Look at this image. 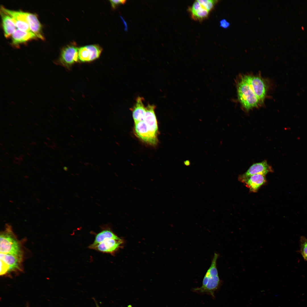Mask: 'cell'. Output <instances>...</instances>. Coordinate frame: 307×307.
I'll return each instance as SVG.
<instances>
[{
  "mask_svg": "<svg viewBox=\"0 0 307 307\" xmlns=\"http://www.w3.org/2000/svg\"><path fill=\"white\" fill-rule=\"evenodd\" d=\"M219 255L214 253L211 265L206 271L200 287L192 289V291L198 293L206 294L215 298L214 293L222 284L220 279L217 266V263Z\"/></svg>",
  "mask_w": 307,
  "mask_h": 307,
  "instance_id": "1",
  "label": "cell"
},
{
  "mask_svg": "<svg viewBox=\"0 0 307 307\" xmlns=\"http://www.w3.org/2000/svg\"><path fill=\"white\" fill-rule=\"evenodd\" d=\"M237 89L238 100L246 110L257 107L262 103L243 76L240 78L237 82Z\"/></svg>",
  "mask_w": 307,
  "mask_h": 307,
  "instance_id": "2",
  "label": "cell"
},
{
  "mask_svg": "<svg viewBox=\"0 0 307 307\" xmlns=\"http://www.w3.org/2000/svg\"><path fill=\"white\" fill-rule=\"evenodd\" d=\"M0 235V253L22 254L20 245L15 236L11 226L7 225Z\"/></svg>",
  "mask_w": 307,
  "mask_h": 307,
  "instance_id": "3",
  "label": "cell"
},
{
  "mask_svg": "<svg viewBox=\"0 0 307 307\" xmlns=\"http://www.w3.org/2000/svg\"><path fill=\"white\" fill-rule=\"evenodd\" d=\"M78 49L73 44L66 46L62 49L59 58L55 61V64L70 69L73 64L79 61Z\"/></svg>",
  "mask_w": 307,
  "mask_h": 307,
  "instance_id": "4",
  "label": "cell"
},
{
  "mask_svg": "<svg viewBox=\"0 0 307 307\" xmlns=\"http://www.w3.org/2000/svg\"><path fill=\"white\" fill-rule=\"evenodd\" d=\"M243 77L259 100L262 103L266 96L267 88L264 80L259 76L244 75Z\"/></svg>",
  "mask_w": 307,
  "mask_h": 307,
  "instance_id": "5",
  "label": "cell"
},
{
  "mask_svg": "<svg viewBox=\"0 0 307 307\" xmlns=\"http://www.w3.org/2000/svg\"><path fill=\"white\" fill-rule=\"evenodd\" d=\"M22 259V254L0 253V275L18 269Z\"/></svg>",
  "mask_w": 307,
  "mask_h": 307,
  "instance_id": "6",
  "label": "cell"
},
{
  "mask_svg": "<svg viewBox=\"0 0 307 307\" xmlns=\"http://www.w3.org/2000/svg\"><path fill=\"white\" fill-rule=\"evenodd\" d=\"M102 51V48L97 44L82 47L78 49L79 61L89 62L98 59Z\"/></svg>",
  "mask_w": 307,
  "mask_h": 307,
  "instance_id": "7",
  "label": "cell"
},
{
  "mask_svg": "<svg viewBox=\"0 0 307 307\" xmlns=\"http://www.w3.org/2000/svg\"><path fill=\"white\" fill-rule=\"evenodd\" d=\"M123 241L120 238L106 239L101 242L95 245H90L89 248L107 253H113L121 247Z\"/></svg>",
  "mask_w": 307,
  "mask_h": 307,
  "instance_id": "8",
  "label": "cell"
},
{
  "mask_svg": "<svg viewBox=\"0 0 307 307\" xmlns=\"http://www.w3.org/2000/svg\"><path fill=\"white\" fill-rule=\"evenodd\" d=\"M1 10L11 17L18 29L24 31H31L27 19L26 12L10 10L3 6L1 7Z\"/></svg>",
  "mask_w": 307,
  "mask_h": 307,
  "instance_id": "9",
  "label": "cell"
},
{
  "mask_svg": "<svg viewBox=\"0 0 307 307\" xmlns=\"http://www.w3.org/2000/svg\"><path fill=\"white\" fill-rule=\"evenodd\" d=\"M155 107L154 105L148 104L146 107V112L143 120L145 123L152 135L157 138L158 127L155 111Z\"/></svg>",
  "mask_w": 307,
  "mask_h": 307,
  "instance_id": "10",
  "label": "cell"
},
{
  "mask_svg": "<svg viewBox=\"0 0 307 307\" xmlns=\"http://www.w3.org/2000/svg\"><path fill=\"white\" fill-rule=\"evenodd\" d=\"M238 180L244 183L250 192H257L266 182L265 176L259 174L247 177L240 175L238 177Z\"/></svg>",
  "mask_w": 307,
  "mask_h": 307,
  "instance_id": "11",
  "label": "cell"
},
{
  "mask_svg": "<svg viewBox=\"0 0 307 307\" xmlns=\"http://www.w3.org/2000/svg\"><path fill=\"white\" fill-rule=\"evenodd\" d=\"M134 129L136 136L144 142L152 145L157 144V139L152 135L144 121L134 123Z\"/></svg>",
  "mask_w": 307,
  "mask_h": 307,
  "instance_id": "12",
  "label": "cell"
},
{
  "mask_svg": "<svg viewBox=\"0 0 307 307\" xmlns=\"http://www.w3.org/2000/svg\"><path fill=\"white\" fill-rule=\"evenodd\" d=\"M273 170L271 167L267 163L265 160L262 162L255 163L249 168L246 172L241 175L247 177L256 174L265 176L269 172H272Z\"/></svg>",
  "mask_w": 307,
  "mask_h": 307,
  "instance_id": "13",
  "label": "cell"
},
{
  "mask_svg": "<svg viewBox=\"0 0 307 307\" xmlns=\"http://www.w3.org/2000/svg\"><path fill=\"white\" fill-rule=\"evenodd\" d=\"M37 38L31 31H24L17 28L12 35V43L14 45H17Z\"/></svg>",
  "mask_w": 307,
  "mask_h": 307,
  "instance_id": "14",
  "label": "cell"
},
{
  "mask_svg": "<svg viewBox=\"0 0 307 307\" xmlns=\"http://www.w3.org/2000/svg\"><path fill=\"white\" fill-rule=\"evenodd\" d=\"M130 109L134 123L143 120L146 112V107L143 103V98L138 96L136 99L135 104Z\"/></svg>",
  "mask_w": 307,
  "mask_h": 307,
  "instance_id": "15",
  "label": "cell"
},
{
  "mask_svg": "<svg viewBox=\"0 0 307 307\" xmlns=\"http://www.w3.org/2000/svg\"><path fill=\"white\" fill-rule=\"evenodd\" d=\"M188 9L192 18L194 20L199 21L207 18L209 13L198 0L195 1Z\"/></svg>",
  "mask_w": 307,
  "mask_h": 307,
  "instance_id": "16",
  "label": "cell"
},
{
  "mask_svg": "<svg viewBox=\"0 0 307 307\" xmlns=\"http://www.w3.org/2000/svg\"><path fill=\"white\" fill-rule=\"evenodd\" d=\"M27 19L30 31L37 38L42 40L44 38L42 34V26L36 15L33 13L26 12Z\"/></svg>",
  "mask_w": 307,
  "mask_h": 307,
  "instance_id": "17",
  "label": "cell"
},
{
  "mask_svg": "<svg viewBox=\"0 0 307 307\" xmlns=\"http://www.w3.org/2000/svg\"><path fill=\"white\" fill-rule=\"evenodd\" d=\"M2 26L5 36L7 38L12 35L16 30V26L11 17L6 13L1 11Z\"/></svg>",
  "mask_w": 307,
  "mask_h": 307,
  "instance_id": "18",
  "label": "cell"
},
{
  "mask_svg": "<svg viewBox=\"0 0 307 307\" xmlns=\"http://www.w3.org/2000/svg\"><path fill=\"white\" fill-rule=\"evenodd\" d=\"M118 238L119 237L109 229H104L96 235L94 242L91 244H97L107 239L117 238Z\"/></svg>",
  "mask_w": 307,
  "mask_h": 307,
  "instance_id": "19",
  "label": "cell"
},
{
  "mask_svg": "<svg viewBox=\"0 0 307 307\" xmlns=\"http://www.w3.org/2000/svg\"><path fill=\"white\" fill-rule=\"evenodd\" d=\"M300 251L303 258L307 261V241L306 238L304 237H301Z\"/></svg>",
  "mask_w": 307,
  "mask_h": 307,
  "instance_id": "20",
  "label": "cell"
},
{
  "mask_svg": "<svg viewBox=\"0 0 307 307\" xmlns=\"http://www.w3.org/2000/svg\"><path fill=\"white\" fill-rule=\"evenodd\" d=\"M200 3L209 12L214 7L218 1L211 0H198Z\"/></svg>",
  "mask_w": 307,
  "mask_h": 307,
  "instance_id": "21",
  "label": "cell"
},
{
  "mask_svg": "<svg viewBox=\"0 0 307 307\" xmlns=\"http://www.w3.org/2000/svg\"><path fill=\"white\" fill-rule=\"evenodd\" d=\"M112 9H115L119 5L124 4L126 1L125 0H111L109 1Z\"/></svg>",
  "mask_w": 307,
  "mask_h": 307,
  "instance_id": "22",
  "label": "cell"
},
{
  "mask_svg": "<svg viewBox=\"0 0 307 307\" xmlns=\"http://www.w3.org/2000/svg\"><path fill=\"white\" fill-rule=\"evenodd\" d=\"M230 24L225 19H223L220 21V26L224 28H227L229 27Z\"/></svg>",
  "mask_w": 307,
  "mask_h": 307,
  "instance_id": "23",
  "label": "cell"
},
{
  "mask_svg": "<svg viewBox=\"0 0 307 307\" xmlns=\"http://www.w3.org/2000/svg\"><path fill=\"white\" fill-rule=\"evenodd\" d=\"M184 163L186 166H189L190 164V162L189 160H186L184 162Z\"/></svg>",
  "mask_w": 307,
  "mask_h": 307,
  "instance_id": "24",
  "label": "cell"
},
{
  "mask_svg": "<svg viewBox=\"0 0 307 307\" xmlns=\"http://www.w3.org/2000/svg\"><path fill=\"white\" fill-rule=\"evenodd\" d=\"M19 157L20 158L22 161H23V160L24 159L23 157L20 155L19 156Z\"/></svg>",
  "mask_w": 307,
  "mask_h": 307,
  "instance_id": "25",
  "label": "cell"
},
{
  "mask_svg": "<svg viewBox=\"0 0 307 307\" xmlns=\"http://www.w3.org/2000/svg\"><path fill=\"white\" fill-rule=\"evenodd\" d=\"M32 142L33 145H37V144L34 142Z\"/></svg>",
  "mask_w": 307,
  "mask_h": 307,
  "instance_id": "26",
  "label": "cell"
},
{
  "mask_svg": "<svg viewBox=\"0 0 307 307\" xmlns=\"http://www.w3.org/2000/svg\"><path fill=\"white\" fill-rule=\"evenodd\" d=\"M13 161L14 163H15V164L16 163V162L14 159L13 160Z\"/></svg>",
  "mask_w": 307,
  "mask_h": 307,
  "instance_id": "27",
  "label": "cell"
},
{
  "mask_svg": "<svg viewBox=\"0 0 307 307\" xmlns=\"http://www.w3.org/2000/svg\"><path fill=\"white\" fill-rule=\"evenodd\" d=\"M45 137L46 138H47V140H49V141H51V140L50 139H49V138L47 137L46 136H45Z\"/></svg>",
  "mask_w": 307,
  "mask_h": 307,
  "instance_id": "28",
  "label": "cell"
},
{
  "mask_svg": "<svg viewBox=\"0 0 307 307\" xmlns=\"http://www.w3.org/2000/svg\"><path fill=\"white\" fill-rule=\"evenodd\" d=\"M20 155L23 157H24V155L22 154H21Z\"/></svg>",
  "mask_w": 307,
  "mask_h": 307,
  "instance_id": "29",
  "label": "cell"
},
{
  "mask_svg": "<svg viewBox=\"0 0 307 307\" xmlns=\"http://www.w3.org/2000/svg\"><path fill=\"white\" fill-rule=\"evenodd\" d=\"M3 150H5V151H7V150H6V149H5V148H3Z\"/></svg>",
  "mask_w": 307,
  "mask_h": 307,
  "instance_id": "30",
  "label": "cell"
},
{
  "mask_svg": "<svg viewBox=\"0 0 307 307\" xmlns=\"http://www.w3.org/2000/svg\"><path fill=\"white\" fill-rule=\"evenodd\" d=\"M16 164H17L18 165H20L21 163L18 162H17Z\"/></svg>",
  "mask_w": 307,
  "mask_h": 307,
  "instance_id": "31",
  "label": "cell"
},
{
  "mask_svg": "<svg viewBox=\"0 0 307 307\" xmlns=\"http://www.w3.org/2000/svg\"><path fill=\"white\" fill-rule=\"evenodd\" d=\"M6 154L8 155H9L10 154L8 152H6Z\"/></svg>",
  "mask_w": 307,
  "mask_h": 307,
  "instance_id": "32",
  "label": "cell"
},
{
  "mask_svg": "<svg viewBox=\"0 0 307 307\" xmlns=\"http://www.w3.org/2000/svg\"><path fill=\"white\" fill-rule=\"evenodd\" d=\"M0 144L1 146H3V145L1 143H0Z\"/></svg>",
  "mask_w": 307,
  "mask_h": 307,
  "instance_id": "33",
  "label": "cell"
},
{
  "mask_svg": "<svg viewBox=\"0 0 307 307\" xmlns=\"http://www.w3.org/2000/svg\"><path fill=\"white\" fill-rule=\"evenodd\" d=\"M29 144H30V145H31V146H32V145H33V144H32V143H29Z\"/></svg>",
  "mask_w": 307,
  "mask_h": 307,
  "instance_id": "34",
  "label": "cell"
},
{
  "mask_svg": "<svg viewBox=\"0 0 307 307\" xmlns=\"http://www.w3.org/2000/svg\"><path fill=\"white\" fill-rule=\"evenodd\" d=\"M27 154H28V155H29V156H30V154H29V153H28V152H27Z\"/></svg>",
  "mask_w": 307,
  "mask_h": 307,
  "instance_id": "35",
  "label": "cell"
},
{
  "mask_svg": "<svg viewBox=\"0 0 307 307\" xmlns=\"http://www.w3.org/2000/svg\"><path fill=\"white\" fill-rule=\"evenodd\" d=\"M53 147H55V148H56V146L55 145H53Z\"/></svg>",
  "mask_w": 307,
  "mask_h": 307,
  "instance_id": "36",
  "label": "cell"
},
{
  "mask_svg": "<svg viewBox=\"0 0 307 307\" xmlns=\"http://www.w3.org/2000/svg\"><path fill=\"white\" fill-rule=\"evenodd\" d=\"M44 143H45V144H46V145H47L48 144H47V142H44Z\"/></svg>",
  "mask_w": 307,
  "mask_h": 307,
  "instance_id": "37",
  "label": "cell"
},
{
  "mask_svg": "<svg viewBox=\"0 0 307 307\" xmlns=\"http://www.w3.org/2000/svg\"><path fill=\"white\" fill-rule=\"evenodd\" d=\"M21 144L23 145H24L25 144L23 142H21Z\"/></svg>",
  "mask_w": 307,
  "mask_h": 307,
  "instance_id": "38",
  "label": "cell"
},
{
  "mask_svg": "<svg viewBox=\"0 0 307 307\" xmlns=\"http://www.w3.org/2000/svg\"><path fill=\"white\" fill-rule=\"evenodd\" d=\"M26 149L28 150H30V149L29 148H26Z\"/></svg>",
  "mask_w": 307,
  "mask_h": 307,
  "instance_id": "39",
  "label": "cell"
},
{
  "mask_svg": "<svg viewBox=\"0 0 307 307\" xmlns=\"http://www.w3.org/2000/svg\"><path fill=\"white\" fill-rule=\"evenodd\" d=\"M9 158H11V159H12V158H13V157H11V156H9Z\"/></svg>",
  "mask_w": 307,
  "mask_h": 307,
  "instance_id": "40",
  "label": "cell"
},
{
  "mask_svg": "<svg viewBox=\"0 0 307 307\" xmlns=\"http://www.w3.org/2000/svg\"><path fill=\"white\" fill-rule=\"evenodd\" d=\"M36 126H38V124H37V123H36Z\"/></svg>",
  "mask_w": 307,
  "mask_h": 307,
  "instance_id": "41",
  "label": "cell"
},
{
  "mask_svg": "<svg viewBox=\"0 0 307 307\" xmlns=\"http://www.w3.org/2000/svg\"><path fill=\"white\" fill-rule=\"evenodd\" d=\"M4 139H5V140H7V138H5V137H4Z\"/></svg>",
  "mask_w": 307,
  "mask_h": 307,
  "instance_id": "42",
  "label": "cell"
},
{
  "mask_svg": "<svg viewBox=\"0 0 307 307\" xmlns=\"http://www.w3.org/2000/svg\"><path fill=\"white\" fill-rule=\"evenodd\" d=\"M53 144H54V145H55V143L54 142H53Z\"/></svg>",
  "mask_w": 307,
  "mask_h": 307,
  "instance_id": "43",
  "label": "cell"
},
{
  "mask_svg": "<svg viewBox=\"0 0 307 307\" xmlns=\"http://www.w3.org/2000/svg\"><path fill=\"white\" fill-rule=\"evenodd\" d=\"M22 147H23L24 148H25V147L23 145H22Z\"/></svg>",
  "mask_w": 307,
  "mask_h": 307,
  "instance_id": "44",
  "label": "cell"
},
{
  "mask_svg": "<svg viewBox=\"0 0 307 307\" xmlns=\"http://www.w3.org/2000/svg\"><path fill=\"white\" fill-rule=\"evenodd\" d=\"M11 145L13 147H14V146L13 144H11Z\"/></svg>",
  "mask_w": 307,
  "mask_h": 307,
  "instance_id": "45",
  "label": "cell"
},
{
  "mask_svg": "<svg viewBox=\"0 0 307 307\" xmlns=\"http://www.w3.org/2000/svg\"><path fill=\"white\" fill-rule=\"evenodd\" d=\"M4 146H5V147H7V146L6 145H4Z\"/></svg>",
  "mask_w": 307,
  "mask_h": 307,
  "instance_id": "46",
  "label": "cell"
},
{
  "mask_svg": "<svg viewBox=\"0 0 307 307\" xmlns=\"http://www.w3.org/2000/svg\"><path fill=\"white\" fill-rule=\"evenodd\" d=\"M4 154L5 155H6V156H7V155L6 154Z\"/></svg>",
  "mask_w": 307,
  "mask_h": 307,
  "instance_id": "47",
  "label": "cell"
},
{
  "mask_svg": "<svg viewBox=\"0 0 307 307\" xmlns=\"http://www.w3.org/2000/svg\"><path fill=\"white\" fill-rule=\"evenodd\" d=\"M9 125H10L11 126H13V125H11L10 124H9Z\"/></svg>",
  "mask_w": 307,
  "mask_h": 307,
  "instance_id": "48",
  "label": "cell"
},
{
  "mask_svg": "<svg viewBox=\"0 0 307 307\" xmlns=\"http://www.w3.org/2000/svg\"><path fill=\"white\" fill-rule=\"evenodd\" d=\"M23 142H24L25 144H26V142L24 141H23Z\"/></svg>",
  "mask_w": 307,
  "mask_h": 307,
  "instance_id": "49",
  "label": "cell"
},
{
  "mask_svg": "<svg viewBox=\"0 0 307 307\" xmlns=\"http://www.w3.org/2000/svg\"><path fill=\"white\" fill-rule=\"evenodd\" d=\"M23 129H24V130H26V129H25V128H23Z\"/></svg>",
  "mask_w": 307,
  "mask_h": 307,
  "instance_id": "50",
  "label": "cell"
},
{
  "mask_svg": "<svg viewBox=\"0 0 307 307\" xmlns=\"http://www.w3.org/2000/svg\"><path fill=\"white\" fill-rule=\"evenodd\" d=\"M27 137V138H28V139H30V138H29V137Z\"/></svg>",
  "mask_w": 307,
  "mask_h": 307,
  "instance_id": "51",
  "label": "cell"
},
{
  "mask_svg": "<svg viewBox=\"0 0 307 307\" xmlns=\"http://www.w3.org/2000/svg\"><path fill=\"white\" fill-rule=\"evenodd\" d=\"M0 161H3V160H1V159H0Z\"/></svg>",
  "mask_w": 307,
  "mask_h": 307,
  "instance_id": "52",
  "label": "cell"
},
{
  "mask_svg": "<svg viewBox=\"0 0 307 307\" xmlns=\"http://www.w3.org/2000/svg\"><path fill=\"white\" fill-rule=\"evenodd\" d=\"M306 240H307V239H306Z\"/></svg>",
  "mask_w": 307,
  "mask_h": 307,
  "instance_id": "53",
  "label": "cell"
}]
</instances>
